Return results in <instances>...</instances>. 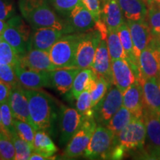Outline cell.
<instances>
[{
  "mask_svg": "<svg viewBox=\"0 0 160 160\" xmlns=\"http://www.w3.org/2000/svg\"><path fill=\"white\" fill-rule=\"evenodd\" d=\"M19 7L22 15L34 29L53 28L66 34L71 33L66 22L56 14L47 0H19Z\"/></svg>",
  "mask_w": 160,
  "mask_h": 160,
  "instance_id": "1",
  "label": "cell"
},
{
  "mask_svg": "<svg viewBox=\"0 0 160 160\" xmlns=\"http://www.w3.org/2000/svg\"><path fill=\"white\" fill-rule=\"evenodd\" d=\"M28 100L32 125L36 131L51 128L56 113L52 97L45 91L23 88Z\"/></svg>",
  "mask_w": 160,
  "mask_h": 160,
  "instance_id": "2",
  "label": "cell"
},
{
  "mask_svg": "<svg viewBox=\"0 0 160 160\" xmlns=\"http://www.w3.org/2000/svg\"><path fill=\"white\" fill-rule=\"evenodd\" d=\"M81 33L64 35L49 51L50 58L57 68H76V56Z\"/></svg>",
  "mask_w": 160,
  "mask_h": 160,
  "instance_id": "3",
  "label": "cell"
},
{
  "mask_svg": "<svg viewBox=\"0 0 160 160\" xmlns=\"http://www.w3.org/2000/svg\"><path fill=\"white\" fill-rule=\"evenodd\" d=\"M146 140V126L143 117L133 119L116 136V145L124 152L142 148Z\"/></svg>",
  "mask_w": 160,
  "mask_h": 160,
  "instance_id": "4",
  "label": "cell"
},
{
  "mask_svg": "<svg viewBox=\"0 0 160 160\" xmlns=\"http://www.w3.org/2000/svg\"><path fill=\"white\" fill-rule=\"evenodd\" d=\"M116 143V135L103 125L99 124L92 134L91 141L84 153L88 159H108Z\"/></svg>",
  "mask_w": 160,
  "mask_h": 160,
  "instance_id": "5",
  "label": "cell"
},
{
  "mask_svg": "<svg viewBox=\"0 0 160 160\" xmlns=\"http://www.w3.org/2000/svg\"><path fill=\"white\" fill-rule=\"evenodd\" d=\"M1 37L14 49L17 54L22 56L28 51L27 42L31 38L30 28L21 17L15 16L8 20Z\"/></svg>",
  "mask_w": 160,
  "mask_h": 160,
  "instance_id": "6",
  "label": "cell"
},
{
  "mask_svg": "<svg viewBox=\"0 0 160 160\" xmlns=\"http://www.w3.org/2000/svg\"><path fill=\"white\" fill-rule=\"evenodd\" d=\"M102 39L101 33L96 28L81 33L76 56V68H91L97 47Z\"/></svg>",
  "mask_w": 160,
  "mask_h": 160,
  "instance_id": "7",
  "label": "cell"
},
{
  "mask_svg": "<svg viewBox=\"0 0 160 160\" xmlns=\"http://www.w3.org/2000/svg\"><path fill=\"white\" fill-rule=\"evenodd\" d=\"M123 93L115 85H111L102 99L93 107V117L97 123L106 125L122 106Z\"/></svg>",
  "mask_w": 160,
  "mask_h": 160,
  "instance_id": "8",
  "label": "cell"
},
{
  "mask_svg": "<svg viewBox=\"0 0 160 160\" xmlns=\"http://www.w3.org/2000/svg\"><path fill=\"white\" fill-rule=\"evenodd\" d=\"M97 126L94 117H86L79 131L68 141L65 150V157L74 158L84 154Z\"/></svg>",
  "mask_w": 160,
  "mask_h": 160,
  "instance_id": "9",
  "label": "cell"
},
{
  "mask_svg": "<svg viewBox=\"0 0 160 160\" xmlns=\"http://www.w3.org/2000/svg\"><path fill=\"white\" fill-rule=\"evenodd\" d=\"M139 77L160 78V42L152 40L151 44L140 53L138 58Z\"/></svg>",
  "mask_w": 160,
  "mask_h": 160,
  "instance_id": "10",
  "label": "cell"
},
{
  "mask_svg": "<svg viewBox=\"0 0 160 160\" xmlns=\"http://www.w3.org/2000/svg\"><path fill=\"white\" fill-rule=\"evenodd\" d=\"M85 116L77 110L62 105L60 109V145H65L71 139L72 137L79 131L84 120Z\"/></svg>",
  "mask_w": 160,
  "mask_h": 160,
  "instance_id": "11",
  "label": "cell"
},
{
  "mask_svg": "<svg viewBox=\"0 0 160 160\" xmlns=\"http://www.w3.org/2000/svg\"><path fill=\"white\" fill-rule=\"evenodd\" d=\"M143 119L146 126V150L152 159H160V115L145 108Z\"/></svg>",
  "mask_w": 160,
  "mask_h": 160,
  "instance_id": "12",
  "label": "cell"
},
{
  "mask_svg": "<svg viewBox=\"0 0 160 160\" xmlns=\"http://www.w3.org/2000/svg\"><path fill=\"white\" fill-rule=\"evenodd\" d=\"M13 68L20 85L26 88L38 90L51 86L49 71L26 69L21 65L15 66Z\"/></svg>",
  "mask_w": 160,
  "mask_h": 160,
  "instance_id": "13",
  "label": "cell"
},
{
  "mask_svg": "<svg viewBox=\"0 0 160 160\" xmlns=\"http://www.w3.org/2000/svg\"><path fill=\"white\" fill-rule=\"evenodd\" d=\"M113 82L124 93L138 79L133 68L127 59H119L111 61Z\"/></svg>",
  "mask_w": 160,
  "mask_h": 160,
  "instance_id": "14",
  "label": "cell"
},
{
  "mask_svg": "<svg viewBox=\"0 0 160 160\" xmlns=\"http://www.w3.org/2000/svg\"><path fill=\"white\" fill-rule=\"evenodd\" d=\"M66 23L71 33H84L94 28L96 20L82 2L77 5L67 16Z\"/></svg>",
  "mask_w": 160,
  "mask_h": 160,
  "instance_id": "15",
  "label": "cell"
},
{
  "mask_svg": "<svg viewBox=\"0 0 160 160\" xmlns=\"http://www.w3.org/2000/svg\"><path fill=\"white\" fill-rule=\"evenodd\" d=\"M65 34L64 31L53 28L34 29L30 38L28 49L34 48L49 52L52 46Z\"/></svg>",
  "mask_w": 160,
  "mask_h": 160,
  "instance_id": "16",
  "label": "cell"
},
{
  "mask_svg": "<svg viewBox=\"0 0 160 160\" xmlns=\"http://www.w3.org/2000/svg\"><path fill=\"white\" fill-rule=\"evenodd\" d=\"M127 23L131 32L135 57L138 60L140 53L151 44L153 37L146 21L127 20Z\"/></svg>",
  "mask_w": 160,
  "mask_h": 160,
  "instance_id": "17",
  "label": "cell"
},
{
  "mask_svg": "<svg viewBox=\"0 0 160 160\" xmlns=\"http://www.w3.org/2000/svg\"><path fill=\"white\" fill-rule=\"evenodd\" d=\"M21 66L36 71H51L57 69L52 62L49 52L39 49L29 48L25 54L20 56Z\"/></svg>",
  "mask_w": 160,
  "mask_h": 160,
  "instance_id": "18",
  "label": "cell"
},
{
  "mask_svg": "<svg viewBox=\"0 0 160 160\" xmlns=\"http://www.w3.org/2000/svg\"><path fill=\"white\" fill-rule=\"evenodd\" d=\"M91 69L96 75L103 77L110 85H113L111 60L106 39H102L98 45Z\"/></svg>",
  "mask_w": 160,
  "mask_h": 160,
  "instance_id": "19",
  "label": "cell"
},
{
  "mask_svg": "<svg viewBox=\"0 0 160 160\" xmlns=\"http://www.w3.org/2000/svg\"><path fill=\"white\" fill-rule=\"evenodd\" d=\"M8 102L14 119L28 122L32 125L28 100L22 88L19 85L11 87Z\"/></svg>",
  "mask_w": 160,
  "mask_h": 160,
  "instance_id": "20",
  "label": "cell"
},
{
  "mask_svg": "<svg viewBox=\"0 0 160 160\" xmlns=\"http://www.w3.org/2000/svg\"><path fill=\"white\" fill-rule=\"evenodd\" d=\"M145 108L160 115V78L139 77Z\"/></svg>",
  "mask_w": 160,
  "mask_h": 160,
  "instance_id": "21",
  "label": "cell"
},
{
  "mask_svg": "<svg viewBox=\"0 0 160 160\" xmlns=\"http://www.w3.org/2000/svg\"><path fill=\"white\" fill-rule=\"evenodd\" d=\"M122 105L128 110L134 117H143L145 104L142 87L139 79L132 84L123 93Z\"/></svg>",
  "mask_w": 160,
  "mask_h": 160,
  "instance_id": "22",
  "label": "cell"
},
{
  "mask_svg": "<svg viewBox=\"0 0 160 160\" xmlns=\"http://www.w3.org/2000/svg\"><path fill=\"white\" fill-rule=\"evenodd\" d=\"M123 16L117 0H102L100 19L108 31H118L125 22Z\"/></svg>",
  "mask_w": 160,
  "mask_h": 160,
  "instance_id": "23",
  "label": "cell"
},
{
  "mask_svg": "<svg viewBox=\"0 0 160 160\" xmlns=\"http://www.w3.org/2000/svg\"><path fill=\"white\" fill-rule=\"evenodd\" d=\"M82 69L77 68H62L49 71L51 87L64 94L71 91L73 80Z\"/></svg>",
  "mask_w": 160,
  "mask_h": 160,
  "instance_id": "24",
  "label": "cell"
},
{
  "mask_svg": "<svg viewBox=\"0 0 160 160\" xmlns=\"http://www.w3.org/2000/svg\"><path fill=\"white\" fill-rule=\"evenodd\" d=\"M127 20L146 21L148 7L143 0H117Z\"/></svg>",
  "mask_w": 160,
  "mask_h": 160,
  "instance_id": "25",
  "label": "cell"
},
{
  "mask_svg": "<svg viewBox=\"0 0 160 160\" xmlns=\"http://www.w3.org/2000/svg\"><path fill=\"white\" fill-rule=\"evenodd\" d=\"M33 151L51 159L57 152V148L44 130H38L36 131L33 140Z\"/></svg>",
  "mask_w": 160,
  "mask_h": 160,
  "instance_id": "26",
  "label": "cell"
},
{
  "mask_svg": "<svg viewBox=\"0 0 160 160\" xmlns=\"http://www.w3.org/2000/svg\"><path fill=\"white\" fill-rule=\"evenodd\" d=\"M96 74L91 68L82 69L73 80L71 88V95L77 99L82 92L89 89Z\"/></svg>",
  "mask_w": 160,
  "mask_h": 160,
  "instance_id": "27",
  "label": "cell"
},
{
  "mask_svg": "<svg viewBox=\"0 0 160 160\" xmlns=\"http://www.w3.org/2000/svg\"><path fill=\"white\" fill-rule=\"evenodd\" d=\"M133 117H134L131 112L122 105L105 126L117 136Z\"/></svg>",
  "mask_w": 160,
  "mask_h": 160,
  "instance_id": "28",
  "label": "cell"
},
{
  "mask_svg": "<svg viewBox=\"0 0 160 160\" xmlns=\"http://www.w3.org/2000/svg\"><path fill=\"white\" fill-rule=\"evenodd\" d=\"M106 40L111 61L119 59H128L117 31H108Z\"/></svg>",
  "mask_w": 160,
  "mask_h": 160,
  "instance_id": "29",
  "label": "cell"
},
{
  "mask_svg": "<svg viewBox=\"0 0 160 160\" xmlns=\"http://www.w3.org/2000/svg\"><path fill=\"white\" fill-rule=\"evenodd\" d=\"M110 86L111 85L108 82L107 80L104 79L103 77H98L96 75L89 88L90 91H91L92 108H93L99 103L100 100L105 97Z\"/></svg>",
  "mask_w": 160,
  "mask_h": 160,
  "instance_id": "30",
  "label": "cell"
},
{
  "mask_svg": "<svg viewBox=\"0 0 160 160\" xmlns=\"http://www.w3.org/2000/svg\"><path fill=\"white\" fill-rule=\"evenodd\" d=\"M12 142L14 145L16 155L14 159L16 160H27L29 159L31 153L33 152V148L28 143L26 142L18 135L17 132L14 131L10 134Z\"/></svg>",
  "mask_w": 160,
  "mask_h": 160,
  "instance_id": "31",
  "label": "cell"
},
{
  "mask_svg": "<svg viewBox=\"0 0 160 160\" xmlns=\"http://www.w3.org/2000/svg\"><path fill=\"white\" fill-rule=\"evenodd\" d=\"M0 64H7L13 67L21 65L20 56L5 40L0 42Z\"/></svg>",
  "mask_w": 160,
  "mask_h": 160,
  "instance_id": "32",
  "label": "cell"
},
{
  "mask_svg": "<svg viewBox=\"0 0 160 160\" xmlns=\"http://www.w3.org/2000/svg\"><path fill=\"white\" fill-rule=\"evenodd\" d=\"M146 22L153 38L160 42V8L150 5Z\"/></svg>",
  "mask_w": 160,
  "mask_h": 160,
  "instance_id": "33",
  "label": "cell"
},
{
  "mask_svg": "<svg viewBox=\"0 0 160 160\" xmlns=\"http://www.w3.org/2000/svg\"><path fill=\"white\" fill-rule=\"evenodd\" d=\"M14 128L18 135L28 142L33 150V140L36 133V130L31 124L22 120L14 119L13 120Z\"/></svg>",
  "mask_w": 160,
  "mask_h": 160,
  "instance_id": "34",
  "label": "cell"
},
{
  "mask_svg": "<svg viewBox=\"0 0 160 160\" xmlns=\"http://www.w3.org/2000/svg\"><path fill=\"white\" fill-rule=\"evenodd\" d=\"M77 110L85 117H93V111L92 108L91 95L89 89H86L82 92L77 98L76 104Z\"/></svg>",
  "mask_w": 160,
  "mask_h": 160,
  "instance_id": "35",
  "label": "cell"
},
{
  "mask_svg": "<svg viewBox=\"0 0 160 160\" xmlns=\"http://www.w3.org/2000/svg\"><path fill=\"white\" fill-rule=\"evenodd\" d=\"M0 107H1L2 125L3 131L10 137V134L16 130L13 124L14 118L13 117L8 101L0 103Z\"/></svg>",
  "mask_w": 160,
  "mask_h": 160,
  "instance_id": "36",
  "label": "cell"
},
{
  "mask_svg": "<svg viewBox=\"0 0 160 160\" xmlns=\"http://www.w3.org/2000/svg\"><path fill=\"white\" fill-rule=\"evenodd\" d=\"M16 151L11 138L5 132L0 133V159H14Z\"/></svg>",
  "mask_w": 160,
  "mask_h": 160,
  "instance_id": "37",
  "label": "cell"
},
{
  "mask_svg": "<svg viewBox=\"0 0 160 160\" xmlns=\"http://www.w3.org/2000/svg\"><path fill=\"white\" fill-rule=\"evenodd\" d=\"M0 80L11 87L20 85L13 67L7 64H0Z\"/></svg>",
  "mask_w": 160,
  "mask_h": 160,
  "instance_id": "38",
  "label": "cell"
},
{
  "mask_svg": "<svg viewBox=\"0 0 160 160\" xmlns=\"http://www.w3.org/2000/svg\"><path fill=\"white\" fill-rule=\"evenodd\" d=\"M51 5L57 12L68 16L72 10L82 3L81 0H51Z\"/></svg>",
  "mask_w": 160,
  "mask_h": 160,
  "instance_id": "39",
  "label": "cell"
},
{
  "mask_svg": "<svg viewBox=\"0 0 160 160\" xmlns=\"http://www.w3.org/2000/svg\"><path fill=\"white\" fill-rule=\"evenodd\" d=\"M84 5L91 12L96 22L100 19L101 15V2L100 0H81Z\"/></svg>",
  "mask_w": 160,
  "mask_h": 160,
  "instance_id": "40",
  "label": "cell"
},
{
  "mask_svg": "<svg viewBox=\"0 0 160 160\" xmlns=\"http://www.w3.org/2000/svg\"><path fill=\"white\" fill-rule=\"evenodd\" d=\"M14 14V8L13 4L6 0H0V20L11 19Z\"/></svg>",
  "mask_w": 160,
  "mask_h": 160,
  "instance_id": "41",
  "label": "cell"
},
{
  "mask_svg": "<svg viewBox=\"0 0 160 160\" xmlns=\"http://www.w3.org/2000/svg\"><path fill=\"white\" fill-rule=\"evenodd\" d=\"M11 90V85L0 80V103L8 101Z\"/></svg>",
  "mask_w": 160,
  "mask_h": 160,
  "instance_id": "42",
  "label": "cell"
},
{
  "mask_svg": "<svg viewBox=\"0 0 160 160\" xmlns=\"http://www.w3.org/2000/svg\"><path fill=\"white\" fill-rule=\"evenodd\" d=\"M29 159L31 160H45V159H49L48 158L45 157V156L40 154L39 153H37V152L33 151V153H31V157H30Z\"/></svg>",
  "mask_w": 160,
  "mask_h": 160,
  "instance_id": "43",
  "label": "cell"
},
{
  "mask_svg": "<svg viewBox=\"0 0 160 160\" xmlns=\"http://www.w3.org/2000/svg\"><path fill=\"white\" fill-rule=\"evenodd\" d=\"M150 5L160 8V0H148V7H149Z\"/></svg>",
  "mask_w": 160,
  "mask_h": 160,
  "instance_id": "44",
  "label": "cell"
},
{
  "mask_svg": "<svg viewBox=\"0 0 160 160\" xmlns=\"http://www.w3.org/2000/svg\"><path fill=\"white\" fill-rule=\"evenodd\" d=\"M6 27H7V22L2 21V20H0V35L5 29Z\"/></svg>",
  "mask_w": 160,
  "mask_h": 160,
  "instance_id": "45",
  "label": "cell"
},
{
  "mask_svg": "<svg viewBox=\"0 0 160 160\" xmlns=\"http://www.w3.org/2000/svg\"><path fill=\"white\" fill-rule=\"evenodd\" d=\"M0 125H1L2 128V112H1V107H0ZM3 129V128H2Z\"/></svg>",
  "mask_w": 160,
  "mask_h": 160,
  "instance_id": "46",
  "label": "cell"
},
{
  "mask_svg": "<svg viewBox=\"0 0 160 160\" xmlns=\"http://www.w3.org/2000/svg\"><path fill=\"white\" fill-rule=\"evenodd\" d=\"M2 132H4V131H3V129H2V128L1 125H0V133H2Z\"/></svg>",
  "mask_w": 160,
  "mask_h": 160,
  "instance_id": "47",
  "label": "cell"
},
{
  "mask_svg": "<svg viewBox=\"0 0 160 160\" xmlns=\"http://www.w3.org/2000/svg\"><path fill=\"white\" fill-rule=\"evenodd\" d=\"M143 1L145 2L146 4H147V5H148V0H143Z\"/></svg>",
  "mask_w": 160,
  "mask_h": 160,
  "instance_id": "48",
  "label": "cell"
},
{
  "mask_svg": "<svg viewBox=\"0 0 160 160\" xmlns=\"http://www.w3.org/2000/svg\"><path fill=\"white\" fill-rule=\"evenodd\" d=\"M1 40H2V37H1V35H0V42H1Z\"/></svg>",
  "mask_w": 160,
  "mask_h": 160,
  "instance_id": "49",
  "label": "cell"
},
{
  "mask_svg": "<svg viewBox=\"0 0 160 160\" xmlns=\"http://www.w3.org/2000/svg\"></svg>",
  "mask_w": 160,
  "mask_h": 160,
  "instance_id": "50",
  "label": "cell"
}]
</instances>
